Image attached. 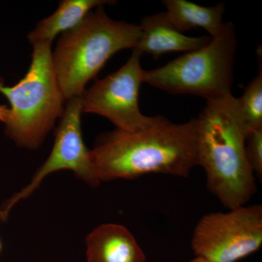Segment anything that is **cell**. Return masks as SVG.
<instances>
[{"mask_svg": "<svg viewBox=\"0 0 262 262\" xmlns=\"http://www.w3.org/2000/svg\"><path fill=\"white\" fill-rule=\"evenodd\" d=\"M198 134L196 119L176 124L165 117L144 130L108 133L91 150L98 180L151 173L187 177L198 165Z\"/></svg>", "mask_w": 262, "mask_h": 262, "instance_id": "6da1fadb", "label": "cell"}, {"mask_svg": "<svg viewBox=\"0 0 262 262\" xmlns=\"http://www.w3.org/2000/svg\"><path fill=\"white\" fill-rule=\"evenodd\" d=\"M198 120V165L207 187L229 210L244 206L256 191L246 152L249 133L233 95L207 101Z\"/></svg>", "mask_w": 262, "mask_h": 262, "instance_id": "7a4b0ae2", "label": "cell"}, {"mask_svg": "<svg viewBox=\"0 0 262 262\" xmlns=\"http://www.w3.org/2000/svg\"><path fill=\"white\" fill-rule=\"evenodd\" d=\"M141 35L139 25L113 20L103 6L62 33L52 61L65 101L80 98L108 59L122 50L135 49Z\"/></svg>", "mask_w": 262, "mask_h": 262, "instance_id": "3957f363", "label": "cell"}, {"mask_svg": "<svg viewBox=\"0 0 262 262\" xmlns=\"http://www.w3.org/2000/svg\"><path fill=\"white\" fill-rule=\"evenodd\" d=\"M32 63L27 75L12 87L0 80V93L8 98L2 121L7 135L18 146L36 149L63 114L64 98L52 61L51 44L33 46Z\"/></svg>", "mask_w": 262, "mask_h": 262, "instance_id": "277c9868", "label": "cell"}, {"mask_svg": "<svg viewBox=\"0 0 262 262\" xmlns=\"http://www.w3.org/2000/svg\"><path fill=\"white\" fill-rule=\"evenodd\" d=\"M237 38L234 24L206 46L189 52L165 66L144 72V82L173 94H192L215 101L232 95Z\"/></svg>", "mask_w": 262, "mask_h": 262, "instance_id": "5b68a950", "label": "cell"}, {"mask_svg": "<svg viewBox=\"0 0 262 262\" xmlns=\"http://www.w3.org/2000/svg\"><path fill=\"white\" fill-rule=\"evenodd\" d=\"M191 245L194 254L211 262H237L262 245V207L241 206L203 215Z\"/></svg>", "mask_w": 262, "mask_h": 262, "instance_id": "8992f818", "label": "cell"}, {"mask_svg": "<svg viewBox=\"0 0 262 262\" xmlns=\"http://www.w3.org/2000/svg\"><path fill=\"white\" fill-rule=\"evenodd\" d=\"M139 50H133L126 63L102 80H96L81 96L82 113L107 118L117 130L136 132L161 122L163 116L147 117L139 106V94L144 82Z\"/></svg>", "mask_w": 262, "mask_h": 262, "instance_id": "52a82bcc", "label": "cell"}, {"mask_svg": "<svg viewBox=\"0 0 262 262\" xmlns=\"http://www.w3.org/2000/svg\"><path fill=\"white\" fill-rule=\"evenodd\" d=\"M82 113L80 98L67 101L61 117V122L56 130L54 145L51 155L42 166L38 169L32 182L20 192L7 202L0 211V219L8 218L10 210L21 200L32 194L47 176L61 170H72L78 178L93 187L100 184L95 170L91 150L86 147L81 129Z\"/></svg>", "mask_w": 262, "mask_h": 262, "instance_id": "ba28073f", "label": "cell"}, {"mask_svg": "<svg viewBox=\"0 0 262 262\" xmlns=\"http://www.w3.org/2000/svg\"><path fill=\"white\" fill-rule=\"evenodd\" d=\"M141 35L135 49L158 58L169 52L194 51L206 46L210 36L188 37L176 28L166 12L144 17L139 25Z\"/></svg>", "mask_w": 262, "mask_h": 262, "instance_id": "9c48e42d", "label": "cell"}, {"mask_svg": "<svg viewBox=\"0 0 262 262\" xmlns=\"http://www.w3.org/2000/svg\"><path fill=\"white\" fill-rule=\"evenodd\" d=\"M88 262H146L130 231L120 225L98 226L88 236Z\"/></svg>", "mask_w": 262, "mask_h": 262, "instance_id": "30bf717a", "label": "cell"}, {"mask_svg": "<svg viewBox=\"0 0 262 262\" xmlns=\"http://www.w3.org/2000/svg\"><path fill=\"white\" fill-rule=\"evenodd\" d=\"M108 0H63L56 11L37 24L29 33L28 39L32 46L39 43L52 44L60 33L75 28L94 8L115 4Z\"/></svg>", "mask_w": 262, "mask_h": 262, "instance_id": "8fae6325", "label": "cell"}, {"mask_svg": "<svg viewBox=\"0 0 262 262\" xmlns=\"http://www.w3.org/2000/svg\"><path fill=\"white\" fill-rule=\"evenodd\" d=\"M163 4L170 21L181 32L199 27L213 37L220 34L225 26L224 3H218L213 7H203L187 0H165Z\"/></svg>", "mask_w": 262, "mask_h": 262, "instance_id": "7c38bea8", "label": "cell"}, {"mask_svg": "<svg viewBox=\"0 0 262 262\" xmlns=\"http://www.w3.org/2000/svg\"><path fill=\"white\" fill-rule=\"evenodd\" d=\"M238 99L239 111L248 132L262 128V71L246 86Z\"/></svg>", "mask_w": 262, "mask_h": 262, "instance_id": "4fadbf2b", "label": "cell"}, {"mask_svg": "<svg viewBox=\"0 0 262 262\" xmlns=\"http://www.w3.org/2000/svg\"><path fill=\"white\" fill-rule=\"evenodd\" d=\"M246 152L253 173L262 178V128L253 131L246 139Z\"/></svg>", "mask_w": 262, "mask_h": 262, "instance_id": "5bb4252c", "label": "cell"}, {"mask_svg": "<svg viewBox=\"0 0 262 262\" xmlns=\"http://www.w3.org/2000/svg\"><path fill=\"white\" fill-rule=\"evenodd\" d=\"M187 262H211L209 261H208V260L204 259V258H201V257H198V256H196L195 258H194V259L191 260V261H189Z\"/></svg>", "mask_w": 262, "mask_h": 262, "instance_id": "9a60e30c", "label": "cell"}, {"mask_svg": "<svg viewBox=\"0 0 262 262\" xmlns=\"http://www.w3.org/2000/svg\"><path fill=\"white\" fill-rule=\"evenodd\" d=\"M5 108H6L5 106H0V120H3V115H4Z\"/></svg>", "mask_w": 262, "mask_h": 262, "instance_id": "2e32d148", "label": "cell"}, {"mask_svg": "<svg viewBox=\"0 0 262 262\" xmlns=\"http://www.w3.org/2000/svg\"><path fill=\"white\" fill-rule=\"evenodd\" d=\"M1 250H2V242H1V239H0V252H1Z\"/></svg>", "mask_w": 262, "mask_h": 262, "instance_id": "e0dca14e", "label": "cell"}]
</instances>
